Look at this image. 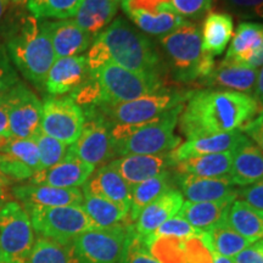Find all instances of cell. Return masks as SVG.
Here are the masks:
<instances>
[{
	"label": "cell",
	"instance_id": "1",
	"mask_svg": "<svg viewBox=\"0 0 263 263\" xmlns=\"http://www.w3.org/2000/svg\"><path fill=\"white\" fill-rule=\"evenodd\" d=\"M262 110L254 97L228 89L193 90L179 116L188 139L240 130Z\"/></svg>",
	"mask_w": 263,
	"mask_h": 263
},
{
	"label": "cell",
	"instance_id": "2",
	"mask_svg": "<svg viewBox=\"0 0 263 263\" xmlns=\"http://www.w3.org/2000/svg\"><path fill=\"white\" fill-rule=\"evenodd\" d=\"M85 58L89 73L112 62L133 72L160 74L161 58L155 45L123 17L115 18L94 39Z\"/></svg>",
	"mask_w": 263,
	"mask_h": 263
},
{
	"label": "cell",
	"instance_id": "3",
	"mask_svg": "<svg viewBox=\"0 0 263 263\" xmlns=\"http://www.w3.org/2000/svg\"><path fill=\"white\" fill-rule=\"evenodd\" d=\"M3 37L10 60L22 76L35 87L44 88L57 55L41 21L32 15H16L6 20Z\"/></svg>",
	"mask_w": 263,
	"mask_h": 263
},
{
	"label": "cell",
	"instance_id": "4",
	"mask_svg": "<svg viewBox=\"0 0 263 263\" xmlns=\"http://www.w3.org/2000/svg\"><path fill=\"white\" fill-rule=\"evenodd\" d=\"M183 105L145 123L112 124L110 128L116 156L162 155L180 145L182 139L174 134Z\"/></svg>",
	"mask_w": 263,
	"mask_h": 263
},
{
	"label": "cell",
	"instance_id": "5",
	"mask_svg": "<svg viewBox=\"0 0 263 263\" xmlns=\"http://www.w3.org/2000/svg\"><path fill=\"white\" fill-rule=\"evenodd\" d=\"M174 80L189 83L203 80L215 70V58L202 50L201 32L195 24L186 21L160 39Z\"/></svg>",
	"mask_w": 263,
	"mask_h": 263
},
{
	"label": "cell",
	"instance_id": "6",
	"mask_svg": "<svg viewBox=\"0 0 263 263\" xmlns=\"http://www.w3.org/2000/svg\"><path fill=\"white\" fill-rule=\"evenodd\" d=\"M90 74L100 85L103 94L101 104L127 103L164 89L161 74L133 72L112 62Z\"/></svg>",
	"mask_w": 263,
	"mask_h": 263
},
{
	"label": "cell",
	"instance_id": "7",
	"mask_svg": "<svg viewBox=\"0 0 263 263\" xmlns=\"http://www.w3.org/2000/svg\"><path fill=\"white\" fill-rule=\"evenodd\" d=\"M192 94L193 90L161 89L154 94L145 95L127 103L115 105L100 104L94 107H97L110 126L145 123L186 103Z\"/></svg>",
	"mask_w": 263,
	"mask_h": 263
},
{
	"label": "cell",
	"instance_id": "8",
	"mask_svg": "<svg viewBox=\"0 0 263 263\" xmlns=\"http://www.w3.org/2000/svg\"><path fill=\"white\" fill-rule=\"evenodd\" d=\"M130 223L82 233L66 245L70 263H120Z\"/></svg>",
	"mask_w": 263,
	"mask_h": 263
},
{
	"label": "cell",
	"instance_id": "9",
	"mask_svg": "<svg viewBox=\"0 0 263 263\" xmlns=\"http://www.w3.org/2000/svg\"><path fill=\"white\" fill-rule=\"evenodd\" d=\"M33 230L42 238L67 245L72 239L97 229L89 216L81 206L34 207L28 211Z\"/></svg>",
	"mask_w": 263,
	"mask_h": 263
},
{
	"label": "cell",
	"instance_id": "10",
	"mask_svg": "<svg viewBox=\"0 0 263 263\" xmlns=\"http://www.w3.org/2000/svg\"><path fill=\"white\" fill-rule=\"evenodd\" d=\"M82 110L85 116L83 129L80 138L68 147L67 153L94 167L98 164L104 166L116 157L111 126L97 107H84Z\"/></svg>",
	"mask_w": 263,
	"mask_h": 263
},
{
	"label": "cell",
	"instance_id": "11",
	"mask_svg": "<svg viewBox=\"0 0 263 263\" xmlns=\"http://www.w3.org/2000/svg\"><path fill=\"white\" fill-rule=\"evenodd\" d=\"M34 245L28 212L18 202L0 209V248L5 263H26Z\"/></svg>",
	"mask_w": 263,
	"mask_h": 263
},
{
	"label": "cell",
	"instance_id": "12",
	"mask_svg": "<svg viewBox=\"0 0 263 263\" xmlns=\"http://www.w3.org/2000/svg\"><path fill=\"white\" fill-rule=\"evenodd\" d=\"M85 116L80 105L71 97H51L43 101V133L72 145L83 129Z\"/></svg>",
	"mask_w": 263,
	"mask_h": 263
},
{
	"label": "cell",
	"instance_id": "13",
	"mask_svg": "<svg viewBox=\"0 0 263 263\" xmlns=\"http://www.w3.org/2000/svg\"><path fill=\"white\" fill-rule=\"evenodd\" d=\"M11 137L34 139L42 130L43 103L27 85L17 82L6 93Z\"/></svg>",
	"mask_w": 263,
	"mask_h": 263
},
{
	"label": "cell",
	"instance_id": "14",
	"mask_svg": "<svg viewBox=\"0 0 263 263\" xmlns=\"http://www.w3.org/2000/svg\"><path fill=\"white\" fill-rule=\"evenodd\" d=\"M41 170L35 140L10 138L0 153V174L12 180H25L31 179Z\"/></svg>",
	"mask_w": 263,
	"mask_h": 263
},
{
	"label": "cell",
	"instance_id": "15",
	"mask_svg": "<svg viewBox=\"0 0 263 263\" xmlns=\"http://www.w3.org/2000/svg\"><path fill=\"white\" fill-rule=\"evenodd\" d=\"M14 196L27 212L34 207L81 206L84 199L80 188H57L35 184L16 186Z\"/></svg>",
	"mask_w": 263,
	"mask_h": 263
},
{
	"label": "cell",
	"instance_id": "16",
	"mask_svg": "<svg viewBox=\"0 0 263 263\" xmlns=\"http://www.w3.org/2000/svg\"><path fill=\"white\" fill-rule=\"evenodd\" d=\"M50 38L57 59L77 57L91 45L94 37L82 29L73 18L41 21Z\"/></svg>",
	"mask_w": 263,
	"mask_h": 263
},
{
	"label": "cell",
	"instance_id": "17",
	"mask_svg": "<svg viewBox=\"0 0 263 263\" xmlns=\"http://www.w3.org/2000/svg\"><path fill=\"white\" fill-rule=\"evenodd\" d=\"M183 197L190 202H213L222 200L238 199V189L229 179L224 178H202L192 174L177 176Z\"/></svg>",
	"mask_w": 263,
	"mask_h": 263
},
{
	"label": "cell",
	"instance_id": "18",
	"mask_svg": "<svg viewBox=\"0 0 263 263\" xmlns=\"http://www.w3.org/2000/svg\"><path fill=\"white\" fill-rule=\"evenodd\" d=\"M94 171V166L85 163L67 153L61 162L35 173L31 178V182L35 185L78 188L87 183Z\"/></svg>",
	"mask_w": 263,
	"mask_h": 263
},
{
	"label": "cell",
	"instance_id": "19",
	"mask_svg": "<svg viewBox=\"0 0 263 263\" xmlns=\"http://www.w3.org/2000/svg\"><path fill=\"white\" fill-rule=\"evenodd\" d=\"M88 76L87 58L83 55L59 58L48 72L44 88L52 97H62L77 89Z\"/></svg>",
	"mask_w": 263,
	"mask_h": 263
},
{
	"label": "cell",
	"instance_id": "20",
	"mask_svg": "<svg viewBox=\"0 0 263 263\" xmlns=\"http://www.w3.org/2000/svg\"><path fill=\"white\" fill-rule=\"evenodd\" d=\"M170 154V153H168ZM168 154L162 155H127L110 161V166L118 172L129 186L159 176L173 166Z\"/></svg>",
	"mask_w": 263,
	"mask_h": 263
},
{
	"label": "cell",
	"instance_id": "21",
	"mask_svg": "<svg viewBox=\"0 0 263 263\" xmlns=\"http://www.w3.org/2000/svg\"><path fill=\"white\" fill-rule=\"evenodd\" d=\"M184 203V197L179 190L171 188L153 202L144 207L134 222V230L143 238L153 234L159 227L178 215Z\"/></svg>",
	"mask_w": 263,
	"mask_h": 263
},
{
	"label": "cell",
	"instance_id": "22",
	"mask_svg": "<svg viewBox=\"0 0 263 263\" xmlns=\"http://www.w3.org/2000/svg\"><path fill=\"white\" fill-rule=\"evenodd\" d=\"M244 137L241 130L228 132V133L215 134V136L200 137L188 139L180 144L168 154L173 166L180 161L192 159V157L210 155V154H221L227 151H234L240 140Z\"/></svg>",
	"mask_w": 263,
	"mask_h": 263
},
{
	"label": "cell",
	"instance_id": "23",
	"mask_svg": "<svg viewBox=\"0 0 263 263\" xmlns=\"http://www.w3.org/2000/svg\"><path fill=\"white\" fill-rule=\"evenodd\" d=\"M229 179L238 186H248L263 179V153L245 134L233 151Z\"/></svg>",
	"mask_w": 263,
	"mask_h": 263
},
{
	"label": "cell",
	"instance_id": "24",
	"mask_svg": "<svg viewBox=\"0 0 263 263\" xmlns=\"http://www.w3.org/2000/svg\"><path fill=\"white\" fill-rule=\"evenodd\" d=\"M257 73V68L223 60L219 65H216L211 73L200 82L207 87H222L228 90L250 95L254 93Z\"/></svg>",
	"mask_w": 263,
	"mask_h": 263
},
{
	"label": "cell",
	"instance_id": "25",
	"mask_svg": "<svg viewBox=\"0 0 263 263\" xmlns=\"http://www.w3.org/2000/svg\"><path fill=\"white\" fill-rule=\"evenodd\" d=\"M83 193L104 197L129 210L130 186L110 163L104 164L83 185Z\"/></svg>",
	"mask_w": 263,
	"mask_h": 263
},
{
	"label": "cell",
	"instance_id": "26",
	"mask_svg": "<svg viewBox=\"0 0 263 263\" xmlns=\"http://www.w3.org/2000/svg\"><path fill=\"white\" fill-rule=\"evenodd\" d=\"M120 5V0H83L73 20L95 39L114 21Z\"/></svg>",
	"mask_w": 263,
	"mask_h": 263
},
{
	"label": "cell",
	"instance_id": "27",
	"mask_svg": "<svg viewBox=\"0 0 263 263\" xmlns=\"http://www.w3.org/2000/svg\"><path fill=\"white\" fill-rule=\"evenodd\" d=\"M263 45V24L252 21L240 22L230 43L224 60L248 66Z\"/></svg>",
	"mask_w": 263,
	"mask_h": 263
},
{
	"label": "cell",
	"instance_id": "28",
	"mask_svg": "<svg viewBox=\"0 0 263 263\" xmlns=\"http://www.w3.org/2000/svg\"><path fill=\"white\" fill-rule=\"evenodd\" d=\"M234 32V20L228 12L210 11L202 25V50L211 57L224 52Z\"/></svg>",
	"mask_w": 263,
	"mask_h": 263
},
{
	"label": "cell",
	"instance_id": "29",
	"mask_svg": "<svg viewBox=\"0 0 263 263\" xmlns=\"http://www.w3.org/2000/svg\"><path fill=\"white\" fill-rule=\"evenodd\" d=\"M234 201L235 200L232 199L213 202L185 201L179 210L178 216L190 223L195 229L207 233L226 218Z\"/></svg>",
	"mask_w": 263,
	"mask_h": 263
},
{
	"label": "cell",
	"instance_id": "30",
	"mask_svg": "<svg viewBox=\"0 0 263 263\" xmlns=\"http://www.w3.org/2000/svg\"><path fill=\"white\" fill-rule=\"evenodd\" d=\"M82 207L99 229L111 228L120 224H127L129 221V210L122 205L104 199V197L83 193Z\"/></svg>",
	"mask_w": 263,
	"mask_h": 263
},
{
	"label": "cell",
	"instance_id": "31",
	"mask_svg": "<svg viewBox=\"0 0 263 263\" xmlns=\"http://www.w3.org/2000/svg\"><path fill=\"white\" fill-rule=\"evenodd\" d=\"M233 163V153L227 151L221 154H210L192 157L176 163L177 173L192 174L202 178H224L229 177Z\"/></svg>",
	"mask_w": 263,
	"mask_h": 263
},
{
	"label": "cell",
	"instance_id": "32",
	"mask_svg": "<svg viewBox=\"0 0 263 263\" xmlns=\"http://www.w3.org/2000/svg\"><path fill=\"white\" fill-rule=\"evenodd\" d=\"M226 223L250 242L263 239V211L235 200L226 217Z\"/></svg>",
	"mask_w": 263,
	"mask_h": 263
},
{
	"label": "cell",
	"instance_id": "33",
	"mask_svg": "<svg viewBox=\"0 0 263 263\" xmlns=\"http://www.w3.org/2000/svg\"><path fill=\"white\" fill-rule=\"evenodd\" d=\"M137 28L144 34L163 37L170 34L186 22L185 18L179 16L173 10H162V11L150 12L145 10H124Z\"/></svg>",
	"mask_w": 263,
	"mask_h": 263
},
{
	"label": "cell",
	"instance_id": "34",
	"mask_svg": "<svg viewBox=\"0 0 263 263\" xmlns=\"http://www.w3.org/2000/svg\"><path fill=\"white\" fill-rule=\"evenodd\" d=\"M171 188L172 185H171V173L168 171H164L159 176L130 186L129 221L132 223L136 222L144 207H146Z\"/></svg>",
	"mask_w": 263,
	"mask_h": 263
},
{
	"label": "cell",
	"instance_id": "35",
	"mask_svg": "<svg viewBox=\"0 0 263 263\" xmlns=\"http://www.w3.org/2000/svg\"><path fill=\"white\" fill-rule=\"evenodd\" d=\"M209 241L215 254L224 257L234 258L242 250L251 245V242L238 234L226 223V218L207 232Z\"/></svg>",
	"mask_w": 263,
	"mask_h": 263
},
{
	"label": "cell",
	"instance_id": "36",
	"mask_svg": "<svg viewBox=\"0 0 263 263\" xmlns=\"http://www.w3.org/2000/svg\"><path fill=\"white\" fill-rule=\"evenodd\" d=\"M83 0H28L27 10L39 20H67L74 17Z\"/></svg>",
	"mask_w": 263,
	"mask_h": 263
},
{
	"label": "cell",
	"instance_id": "37",
	"mask_svg": "<svg viewBox=\"0 0 263 263\" xmlns=\"http://www.w3.org/2000/svg\"><path fill=\"white\" fill-rule=\"evenodd\" d=\"M150 255L159 263H182L184 239L177 236H146L144 238Z\"/></svg>",
	"mask_w": 263,
	"mask_h": 263
},
{
	"label": "cell",
	"instance_id": "38",
	"mask_svg": "<svg viewBox=\"0 0 263 263\" xmlns=\"http://www.w3.org/2000/svg\"><path fill=\"white\" fill-rule=\"evenodd\" d=\"M34 140L38 147L39 162H41L42 170L50 168V167L55 166V164L61 162L65 159L68 150L65 143L47 136L42 130L34 138Z\"/></svg>",
	"mask_w": 263,
	"mask_h": 263
},
{
	"label": "cell",
	"instance_id": "39",
	"mask_svg": "<svg viewBox=\"0 0 263 263\" xmlns=\"http://www.w3.org/2000/svg\"><path fill=\"white\" fill-rule=\"evenodd\" d=\"M26 263H70L66 246L39 236Z\"/></svg>",
	"mask_w": 263,
	"mask_h": 263
},
{
	"label": "cell",
	"instance_id": "40",
	"mask_svg": "<svg viewBox=\"0 0 263 263\" xmlns=\"http://www.w3.org/2000/svg\"><path fill=\"white\" fill-rule=\"evenodd\" d=\"M120 263H159L150 255L144 238L134 230L133 224L128 229Z\"/></svg>",
	"mask_w": 263,
	"mask_h": 263
},
{
	"label": "cell",
	"instance_id": "41",
	"mask_svg": "<svg viewBox=\"0 0 263 263\" xmlns=\"http://www.w3.org/2000/svg\"><path fill=\"white\" fill-rule=\"evenodd\" d=\"M213 250L207 233L200 236L184 239V257L182 263H213Z\"/></svg>",
	"mask_w": 263,
	"mask_h": 263
},
{
	"label": "cell",
	"instance_id": "42",
	"mask_svg": "<svg viewBox=\"0 0 263 263\" xmlns=\"http://www.w3.org/2000/svg\"><path fill=\"white\" fill-rule=\"evenodd\" d=\"M203 233L194 228V227L185 221V219L179 217L178 215L167 219L162 223L153 234L149 236H177V238L188 239L193 236H200Z\"/></svg>",
	"mask_w": 263,
	"mask_h": 263
},
{
	"label": "cell",
	"instance_id": "43",
	"mask_svg": "<svg viewBox=\"0 0 263 263\" xmlns=\"http://www.w3.org/2000/svg\"><path fill=\"white\" fill-rule=\"evenodd\" d=\"M215 0H168L174 12L189 20H200L211 11Z\"/></svg>",
	"mask_w": 263,
	"mask_h": 263
},
{
	"label": "cell",
	"instance_id": "44",
	"mask_svg": "<svg viewBox=\"0 0 263 263\" xmlns=\"http://www.w3.org/2000/svg\"><path fill=\"white\" fill-rule=\"evenodd\" d=\"M223 8L239 18L263 20V0H221Z\"/></svg>",
	"mask_w": 263,
	"mask_h": 263
},
{
	"label": "cell",
	"instance_id": "45",
	"mask_svg": "<svg viewBox=\"0 0 263 263\" xmlns=\"http://www.w3.org/2000/svg\"><path fill=\"white\" fill-rule=\"evenodd\" d=\"M18 82V76L6 51L5 45L0 43V97L11 89Z\"/></svg>",
	"mask_w": 263,
	"mask_h": 263
},
{
	"label": "cell",
	"instance_id": "46",
	"mask_svg": "<svg viewBox=\"0 0 263 263\" xmlns=\"http://www.w3.org/2000/svg\"><path fill=\"white\" fill-rule=\"evenodd\" d=\"M238 197L250 206L263 211V179L238 189Z\"/></svg>",
	"mask_w": 263,
	"mask_h": 263
},
{
	"label": "cell",
	"instance_id": "47",
	"mask_svg": "<svg viewBox=\"0 0 263 263\" xmlns=\"http://www.w3.org/2000/svg\"><path fill=\"white\" fill-rule=\"evenodd\" d=\"M240 130L242 133H246V136L254 141L263 153V108L254 120L250 121Z\"/></svg>",
	"mask_w": 263,
	"mask_h": 263
},
{
	"label": "cell",
	"instance_id": "48",
	"mask_svg": "<svg viewBox=\"0 0 263 263\" xmlns=\"http://www.w3.org/2000/svg\"><path fill=\"white\" fill-rule=\"evenodd\" d=\"M234 263H263V239L252 242L233 258Z\"/></svg>",
	"mask_w": 263,
	"mask_h": 263
},
{
	"label": "cell",
	"instance_id": "49",
	"mask_svg": "<svg viewBox=\"0 0 263 263\" xmlns=\"http://www.w3.org/2000/svg\"><path fill=\"white\" fill-rule=\"evenodd\" d=\"M0 136L11 137L9 123V107L6 93L0 97Z\"/></svg>",
	"mask_w": 263,
	"mask_h": 263
},
{
	"label": "cell",
	"instance_id": "50",
	"mask_svg": "<svg viewBox=\"0 0 263 263\" xmlns=\"http://www.w3.org/2000/svg\"><path fill=\"white\" fill-rule=\"evenodd\" d=\"M254 95L256 101L261 105V107L263 108V66H261L259 68L258 73H257V80H256V84H255V89H254Z\"/></svg>",
	"mask_w": 263,
	"mask_h": 263
},
{
	"label": "cell",
	"instance_id": "51",
	"mask_svg": "<svg viewBox=\"0 0 263 263\" xmlns=\"http://www.w3.org/2000/svg\"><path fill=\"white\" fill-rule=\"evenodd\" d=\"M261 66H263V45L261 50L258 51V54L248 64V67H251V68H258L261 67Z\"/></svg>",
	"mask_w": 263,
	"mask_h": 263
},
{
	"label": "cell",
	"instance_id": "52",
	"mask_svg": "<svg viewBox=\"0 0 263 263\" xmlns=\"http://www.w3.org/2000/svg\"><path fill=\"white\" fill-rule=\"evenodd\" d=\"M213 263H234V262H233V258L224 257V256H221L218 254H213Z\"/></svg>",
	"mask_w": 263,
	"mask_h": 263
},
{
	"label": "cell",
	"instance_id": "53",
	"mask_svg": "<svg viewBox=\"0 0 263 263\" xmlns=\"http://www.w3.org/2000/svg\"><path fill=\"white\" fill-rule=\"evenodd\" d=\"M9 0H0V24H2L3 18H4L6 8H8Z\"/></svg>",
	"mask_w": 263,
	"mask_h": 263
},
{
	"label": "cell",
	"instance_id": "54",
	"mask_svg": "<svg viewBox=\"0 0 263 263\" xmlns=\"http://www.w3.org/2000/svg\"><path fill=\"white\" fill-rule=\"evenodd\" d=\"M0 263H5V261H4V255H3L2 248H0Z\"/></svg>",
	"mask_w": 263,
	"mask_h": 263
},
{
	"label": "cell",
	"instance_id": "55",
	"mask_svg": "<svg viewBox=\"0 0 263 263\" xmlns=\"http://www.w3.org/2000/svg\"><path fill=\"white\" fill-rule=\"evenodd\" d=\"M10 2L15 3V4H24V0H10Z\"/></svg>",
	"mask_w": 263,
	"mask_h": 263
},
{
	"label": "cell",
	"instance_id": "56",
	"mask_svg": "<svg viewBox=\"0 0 263 263\" xmlns=\"http://www.w3.org/2000/svg\"><path fill=\"white\" fill-rule=\"evenodd\" d=\"M0 205H2V194H0Z\"/></svg>",
	"mask_w": 263,
	"mask_h": 263
},
{
	"label": "cell",
	"instance_id": "57",
	"mask_svg": "<svg viewBox=\"0 0 263 263\" xmlns=\"http://www.w3.org/2000/svg\"><path fill=\"white\" fill-rule=\"evenodd\" d=\"M28 2V0H24V4H26V3H27Z\"/></svg>",
	"mask_w": 263,
	"mask_h": 263
},
{
	"label": "cell",
	"instance_id": "58",
	"mask_svg": "<svg viewBox=\"0 0 263 263\" xmlns=\"http://www.w3.org/2000/svg\"><path fill=\"white\" fill-rule=\"evenodd\" d=\"M0 176H2V174H0ZM0 184H2V178H0Z\"/></svg>",
	"mask_w": 263,
	"mask_h": 263
},
{
	"label": "cell",
	"instance_id": "59",
	"mask_svg": "<svg viewBox=\"0 0 263 263\" xmlns=\"http://www.w3.org/2000/svg\"><path fill=\"white\" fill-rule=\"evenodd\" d=\"M120 2H121V0H120Z\"/></svg>",
	"mask_w": 263,
	"mask_h": 263
}]
</instances>
